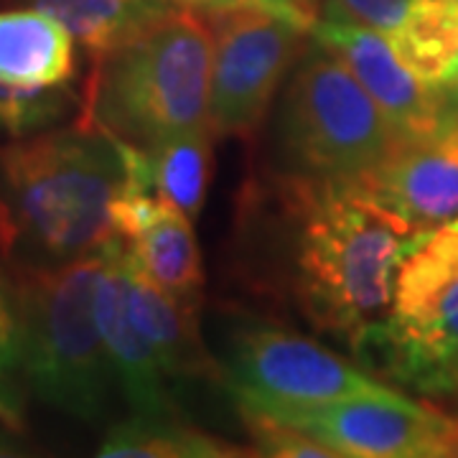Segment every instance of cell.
Listing matches in <instances>:
<instances>
[{
  "instance_id": "3",
  "label": "cell",
  "mask_w": 458,
  "mask_h": 458,
  "mask_svg": "<svg viewBox=\"0 0 458 458\" xmlns=\"http://www.w3.org/2000/svg\"><path fill=\"white\" fill-rule=\"evenodd\" d=\"M212 56L204 11L179 5L125 47L92 59L77 125L143 150L209 125Z\"/></svg>"
},
{
  "instance_id": "5",
  "label": "cell",
  "mask_w": 458,
  "mask_h": 458,
  "mask_svg": "<svg viewBox=\"0 0 458 458\" xmlns=\"http://www.w3.org/2000/svg\"><path fill=\"white\" fill-rule=\"evenodd\" d=\"M278 153L285 176L352 183L403 140L354 72L316 38L280 98Z\"/></svg>"
},
{
  "instance_id": "18",
  "label": "cell",
  "mask_w": 458,
  "mask_h": 458,
  "mask_svg": "<svg viewBox=\"0 0 458 458\" xmlns=\"http://www.w3.org/2000/svg\"><path fill=\"white\" fill-rule=\"evenodd\" d=\"M214 135L209 125L191 128L164 138L148 148L153 189L168 204H174L191 222L197 219L212 176Z\"/></svg>"
},
{
  "instance_id": "25",
  "label": "cell",
  "mask_w": 458,
  "mask_h": 458,
  "mask_svg": "<svg viewBox=\"0 0 458 458\" xmlns=\"http://www.w3.org/2000/svg\"><path fill=\"white\" fill-rule=\"evenodd\" d=\"M0 423L11 430L26 426V390H16L0 382Z\"/></svg>"
},
{
  "instance_id": "13",
  "label": "cell",
  "mask_w": 458,
  "mask_h": 458,
  "mask_svg": "<svg viewBox=\"0 0 458 458\" xmlns=\"http://www.w3.org/2000/svg\"><path fill=\"white\" fill-rule=\"evenodd\" d=\"M114 225L140 273L181 303L199 309L204 270L194 222L165 199L135 194L117 204Z\"/></svg>"
},
{
  "instance_id": "2",
  "label": "cell",
  "mask_w": 458,
  "mask_h": 458,
  "mask_svg": "<svg viewBox=\"0 0 458 458\" xmlns=\"http://www.w3.org/2000/svg\"><path fill=\"white\" fill-rule=\"evenodd\" d=\"M123 146L72 125L0 148V250L13 265H64L117 237L114 197L125 186Z\"/></svg>"
},
{
  "instance_id": "21",
  "label": "cell",
  "mask_w": 458,
  "mask_h": 458,
  "mask_svg": "<svg viewBox=\"0 0 458 458\" xmlns=\"http://www.w3.org/2000/svg\"><path fill=\"white\" fill-rule=\"evenodd\" d=\"M245 428L252 438L255 454L260 456H283V458H336L334 451L324 443L311 438L301 428L283 423L273 415H265L258 410H242Z\"/></svg>"
},
{
  "instance_id": "6",
  "label": "cell",
  "mask_w": 458,
  "mask_h": 458,
  "mask_svg": "<svg viewBox=\"0 0 458 458\" xmlns=\"http://www.w3.org/2000/svg\"><path fill=\"white\" fill-rule=\"evenodd\" d=\"M354 354L418 393L458 397V219L430 229L410 252L393 311Z\"/></svg>"
},
{
  "instance_id": "4",
  "label": "cell",
  "mask_w": 458,
  "mask_h": 458,
  "mask_svg": "<svg viewBox=\"0 0 458 458\" xmlns=\"http://www.w3.org/2000/svg\"><path fill=\"white\" fill-rule=\"evenodd\" d=\"M105 258L107 245L64 265H16L11 301L29 390L87 423L107 415L114 379L95 318V288Z\"/></svg>"
},
{
  "instance_id": "20",
  "label": "cell",
  "mask_w": 458,
  "mask_h": 458,
  "mask_svg": "<svg viewBox=\"0 0 458 458\" xmlns=\"http://www.w3.org/2000/svg\"><path fill=\"white\" fill-rule=\"evenodd\" d=\"M72 110H80V102L69 84L26 87L0 80V132L13 140L44 132Z\"/></svg>"
},
{
  "instance_id": "28",
  "label": "cell",
  "mask_w": 458,
  "mask_h": 458,
  "mask_svg": "<svg viewBox=\"0 0 458 458\" xmlns=\"http://www.w3.org/2000/svg\"><path fill=\"white\" fill-rule=\"evenodd\" d=\"M176 3H183V5H194V8H197V0H176Z\"/></svg>"
},
{
  "instance_id": "19",
  "label": "cell",
  "mask_w": 458,
  "mask_h": 458,
  "mask_svg": "<svg viewBox=\"0 0 458 458\" xmlns=\"http://www.w3.org/2000/svg\"><path fill=\"white\" fill-rule=\"evenodd\" d=\"M390 44L423 82L445 87L458 59V0H418Z\"/></svg>"
},
{
  "instance_id": "15",
  "label": "cell",
  "mask_w": 458,
  "mask_h": 458,
  "mask_svg": "<svg viewBox=\"0 0 458 458\" xmlns=\"http://www.w3.org/2000/svg\"><path fill=\"white\" fill-rule=\"evenodd\" d=\"M74 36L49 13H0V80L26 87H59L74 77Z\"/></svg>"
},
{
  "instance_id": "27",
  "label": "cell",
  "mask_w": 458,
  "mask_h": 458,
  "mask_svg": "<svg viewBox=\"0 0 458 458\" xmlns=\"http://www.w3.org/2000/svg\"><path fill=\"white\" fill-rule=\"evenodd\" d=\"M448 84H458V59H456V64H454V72H451V77H448ZM445 84V87H448Z\"/></svg>"
},
{
  "instance_id": "7",
  "label": "cell",
  "mask_w": 458,
  "mask_h": 458,
  "mask_svg": "<svg viewBox=\"0 0 458 458\" xmlns=\"http://www.w3.org/2000/svg\"><path fill=\"white\" fill-rule=\"evenodd\" d=\"M225 385L240 410L278 412L385 393L390 385L293 328L245 321L232 331Z\"/></svg>"
},
{
  "instance_id": "26",
  "label": "cell",
  "mask_w": 458,
  "mask_h": 458,
  "mask_svg": "<svg viewBox=\"0 0 458 458\" xmlns=\"http://www.w3.org/2000/svg\"><path fill=\"white\" fill-rule=\"evenodd\" d=\"M13 288H16V265L8 260V255L0 250V298L11 303Z\"/></svg>"
},
{
  "instance_id": "10",
  "label": "cell",
  "mask_w": 458,
  "mask_h": 458,
  "mask_svg": "<svg viewBox=\"0 0 458 458\" xmlns=\"http://www.w3.org/2000/svg\"><path fill=\"white\" fill-rule=\"evenodd\" d=\"M311 36L354 72L403 143L458 128L456 87L423 82L400 62L387 36L331 11L316 18Z\"/></svg>"
},
{
  "instance_id": "14",
  "label": "cell",
  "mask_w": 458,
  "mask_h": 458,
  "mask_svg": "<svg viewBox=\"0 0 458 458\" xmlns=\"http://www.w3.org/2000/svg\"><path fill=\"white\" fill-rule=\"evenodd\" d=\"M123 293L132 327L150 344L168 379L222 377V369L214 364L199 336V309L181 303L148 280L132 262L128 245L123 250Z\"/></svg>"
},
{
  "instance_id": "8",
  "label": "cell",
  "mask_w": 458,
  "mask_h": 458,
  "mask_svg": "<svg viewBox=\"0 0 458 458\" xmlns=\"http://www.w3.org/2000/svg\"><path fill=\"white\" fill-rule=\"evenodd\" d=\"M204 16L214 36L209 128L216 138L252 140L311 31L258 5L216 8Z\"/></svg>"
},
{
  "instance_id": "17",
  "label": "cell",
  "mask_w": 458,
  "mask_h": 458,
  "mask_svg": "<svg viewBox=\"0 0 458 458\" xmlns=\"http://www.w3.org/2000/svg\"><path fill=\"white\" fill-rule=\"evenodd\" d=\"M105 458H232L245 456L232 443L189 426L183 418L135 415L107 430L99 443Z\"/></svg>"
},
{
  "instance_id": "1",
  "label": "cell",
  "mask_w": 458,
  "mask_h": 458,
  "mask_svg": "<svg viewBox=\"0 0 458 458\" xmlns=\"http://www.w3.org/2000/svg\"><path fill=\"white\" fill-rule=\"evenodd\" d=\"M285 232V291L318 331L352 346L393 311L403 262L428 237L385 212L352 183L278 179Z\"/></svg>"
},
{
  "instance_id": "22",
  "label": "cell",
  "mask_w": 458,
  "mask_h": 458,
  "mask_svg": "<svg viewBox=\"0 0 458 458\" xmlns=\"http://www.w3.org/2000/svg\"><path fill=\"white\" fill-rule=\"evenodd\" d=\"M415 3L418 0H328L327 11L375 29L390 38L408 21Z\"/></svg>"
},
{
  "instance_id": "24",
  "label": "cell",
  "mask_w": 458,
  "mask_h": 458,
  "mask_svg": "<svg viewBox=\"0 0 458 458\" xmlns=\"http://www.w3.org/2000/svg\"><path fill=\"white\" fill-rule=\"evenodd\" d=\"M237 5H258L270 13L293 21L298 26L311 31L316 23V0H197L199 11H216V8H237Z\"/></svg>"
},
{
  "instance_id": "23",
  "label": "cell",
  "mask_w": 458,
  "mask_h": 458,
  "mask_svg": "<svg viewBox=\"0 0 458 458\" xmlns=\"http://www.w3.org/2000/svg\"><path fill=\"white\" fill-rule=\"evenodd\" d=\"M0 382L16 390L29 387L23 377L21 328H18L13 306L3 298H0Z\"/></svg>"
},
{
  "instance_id": "11",
  "label": "cell",
  "mask_w": 458,
  "mask_h": 458,
  "mask_svg": "<svg viewBox=\"0 0 458 458\" xmlns=\"http://www.w3.org/2000/svg\"><path fill=\"white\" fill-rule=\"evenodd\" d=\"M352 186L415 229L458 219V128L405 140Z\"/></svg>"
},
{
  "instance_id": "9",
  "label": "cell",
  "mask_w": 458,
  "mask_h": 458,
  "mask_svg": "<svg viewBox=\"0 0 458 458\" xmlns=\"http://www.w3.org/2000/svg\"><path fill=\"white\" fill-rule=\"evenodd\" d=\"M301 428L334 456L443 458L458 456V418L418 403L394 387L306 410L265 412Z\"/></svg>"
},
{
  "instance_id": "16",
  "label": "cell",
  "mask_w": 458,
  "mask_h": 458,
  "mask_svg": "<svg viewBox=\"0 0 458 458\" xmlns=\"http://www.w3.org/2000/svg\"><path fill=\"white\" fill-rule=\"evenodd\" d=\"M33 8L54 16L80 41L89 56L125 47L161 23L179 5L176 0H31Z\"/></svg>"
},
{
  "instance_id": "12",
  "label": "cell",
  "mask_w": 458,
  "mask_h": 458,
  "mask_svg": "<svg viewBox=\"0 0 458 458\" xmlns=\"http://www.w3.org/2000/svg\"><path fill=\"white\" fill-rule=\"evenodd\" d=\"M123 250L125 240L117 234L107 242V258L99 270L95 288V318L99 336L105 342L107 360L113 364L114 379L120 382L123 397L135 415L153 418H183L168 387V375L143 334L132 327L125 311L123 293Z\"/></svg>"
},
{
  "instance_id": "29",
  "label": "cell",
  "mask_w": 458,
  "mask_h": 458,
  "mask_svg": "<svg viewBox=\"0 0 458 458\" xmlns=\"http://www.w3.org/2000/svg\"><path fill=\"white\" fill-rule=\"evenodd\" d=\"M454 87H456V95H458V84H454Z\"/></svg>"
}]
</instances>
